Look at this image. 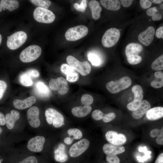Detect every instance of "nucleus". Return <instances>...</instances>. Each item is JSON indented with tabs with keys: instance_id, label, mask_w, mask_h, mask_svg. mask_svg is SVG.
<instances>
[{
	"instance_id": "nucleus-56",
	"label": "nucleus",
	"mask_w": 163,
	"mask_h": 163,
	"mask_svg": "<svg viewBox=\"0 0 163 163\" xmlns=\"http://www.w3.org/2000/svg\"><path fill=\"white\" fill-rule=\"evenodd\" d=\"M2 10L3 9H2V6L0 2V12L2 11Z\"/></svg>"
},
{
	"instance_id": "nucleus-60",
	"label": "nucleus",
	"mask_w": 163,
	"mask_h": 163,
	"mask_svg": "<svg viewBox=\"0 0 163 163\" xmlns=\"http://www.w3.org/2000/svg\"><path fill=\"white\" fill-rule=\"evenodd\" d=\"M106 163H110V162H108Z\"/></svg>"
},
{
	"instance_id": "nucleus-54",
	"label": "nucleus",
	"mask_w": 163,
	"mask_h": 163,
	"mask_svg": "<svg viewBox=\"0 0 163 163\" xmlns=\"http://www.w3.org/2000/svg\"><path fill=\"white\" fill-rule=\"evenodd\" d=\"M155 78H163V72L161 71L156 72L154 74Z\"/></svg>"
},
{
	"instance_id": "nucleus-45",
	"label": "nucleus",
	"mask_w": 163,
	"mask_h": 163,
	"mask_svg": "<svg viewBox=\"0 0 163 163\" xmlns=\"http://www.w3.org/2000/svg\"><path fill=\"white\" fill-rule=\"evenodd\" d=\"M163 128L160 130L158 129H155L151 130L150 133V136L152 138H155L160 135L163 132Z\"/></svg>"
},
{
	"instance_id": "nucleus-57",
	"label": "nucleus",
	"mask_w": 163,
	"mask_h": 163,
	"mask_svg": "<svg viewBox=\"0 0 163 163\" xmlns=\"http://www.w3.org/2000/svg\"><path fill=\"white\" fill-rule=\"evenodd\" d=\"M2 40V37L1 34H0V45L1 43Z\"/></svg>"
},
{
	"instance_id": "nucleus-44",
	"label": "nucleus",
	"mask_w": 163,
	"mask_h": 163,
	"mask_svg": "<svg viewBox=\"0 0 163 163\" xmlns=\"http://www.w3.org/2000/svg\"><path fill=\"white\" fill-rule=\"evenodd\" d=\"M139 2L141 6L143 9L149 8L152 3L151 0H140Z\"/></svg>"
},
{
	"instance_id": "nucleus-12",
	"label": "nucleus",
	"mask_w": 163,
	"mask_h": 163,
	"mask_svg": "<svg viewBox=\"0 0 163 163\" xmlns=\"http://www.w3.org/2000/svg\"><path fill=\"white\" fill-rule=\"evenodd\" d=\"M107 141L113 145H121L125 144L126 141V136L122 133H118L113 131H109L105 134Z\"/></svg>"
},
{
	"instance_id": "nucleus-19",
	"label": "nucleus",
	"mask_w": 163,
	"mask_h": 163,
	"mask_svg": "<svg viewBox=\"0 0 163 163\" xmlns=\"http://www.w3.org/2000/svg\"><path fill=\"white\" fill-rule=\"evenodd\" d=\"M151 107L150 104L147 101H142L139 108L133 111L132 113L133 117L136 119L141 118L150 109Z\"/></svg>"
},
{
	"instance_id": "nucleus-38",
	"label": "nucleus",
	"mask_w": 163,
	"mask_h": 163,
	"mask_svg": "<svg viewBox=\"0 0 163 163\" xmlns=\"http://www.w3.org/2000/svg\"><path fill=\"white\" fill-rule=\"evenodd\" d=\"M151 86L154 88H158L163 86V78H155L151 83Z\"/></svg>"
},
{
	"instance_id": "nucleus-5",
	"label": "nucleus",
	"mask_w": 163,
	"mask_h": 163,
	"mask_svg": "<svg viewBox=\"0 0 163 163\" xmlns=\"http://www.w3.org/2000/svg\"><path fill=\"white\" fill-rule=\"evenodd\" d=\"M88 31V28L85 26L78 25L68 29L65 34V37L68 41H75L85 37Z\"/></svg>"
},
{
	"instance_id": "nucleus-13",
	"label": "nucleus",
	"mask_w": 163,
	"mask_h": 163,
	"mask_svg": "<svg viewBox=\"0 0 163 163\" xmlns=\"http://www.w3.org/2000/svg\"><path fill=\"white\" fill-rule=\"evenodd\" d=\"M45 139L43 136H37L29 140L27 144L29 150L35 152H41L43 150Z\"/></svg>"
},
{
	"instance_id": "nucleus-7",
	"label": "nucleus",
	"mask_w": 163,
	"mask_h": 163,
	"mask_svg": "<svg viewBox=\"0 0 163 163\" xmlns=\"http://www.w3.org/2000/svg\"><path fill=\"white\" fill-rule=\"evenodd\" d=\"M33 16L38 22L46 24L53 22L55 19V16L51 11L39 7L36 8L33 12Z\"/></svg>"
},
{
	"instance_id": "nucleus-4",
	"label": "nucleus",
	"mask_w": 163,
	"mask_h": 163,
	"mask_svg": "<svg viewBox=\"0 0 163 163\" xmlns=\"http://www.w3.org/2000/svg\"><path fill=\"white\" fill-rule=\"evenodd\" d=\"M27 37L26 33L23 31L16 32L7 37V46L11 50H16L24 43Z\"/></svg>"
},
{
	"instance_id": "nucleus-37",
	"label": "nucleus",
	"mask_w": 163,
	"mask_h": 163,
	"mask_svg": "<svg viewBox=\"0 0 163 163\" xmlns=\"http://www.w3.org/2000/svg\"><path fill=\"white\" fill-rule=\"evenodd\" d=\"M87 0H83L80 5L78 3H75L74 4V7L78 11L84 12L87 7Z\"/></svg>"
},
{
	"instance_id": "nucleus-15",
	"label": "nucleus",
	"mask_w": 163,
	"mask_h": 163,
	"mask_svg": "<svg viewBox=\"0 0 163 163\" xmlns=\"http://www.w3.org/2000/svg\"><path fill=\"white\" fill-rule=\"evenodd\" d=\"M155 32V29L153 27H149L139 34L138 37L139 41L145 46H149L153 40Z\"/></svg>"
},
{
	"instance_id": "nucleus-28",
	"label": "nucleus",
	"mask_w": 163,
	"mask_h": 163,
	"mask_svg": "<svg viewBox=\"0 0 163 163\" xmlns=\"http://www.w3.org/2000/svg\"><path fill=\"white\" fill-rule=\"evenodd\" d=\"M36 90L40 95L44 96L47 95L49 89L42 82H38L36 84Z\"/></svg>"
},
{
	"instance_id": "nucleus-3",
	"label": "nucleus",
	"mask_w": 163,
	"mask_h": 163,
	"mask_svg": "<svg viewBox=\"0 0 163 163\" xmlns=\"http://www.w3.org/2000/svg\"><path fill=\"white\" fill-rule=\"evenodd\" d=\"M131 83L130 78L128 77L124 76L118 80L112 81L108 82L106 84V88L109 92L115 94L128 88Z\"/></svg>"
},
{
	"instance_id": "nucleus-48",
	"label": "nucleus",
	"mask_w": 163,
	"mask_h": 163,
	"mask_svg": "<svg viewBox=\"0 0 163 163\" xmlns=\"http://www.w3.org/2000/svg\"><path fill=\"white\" fill-rule=\"evenodd\" d=\"M158 11L157 8L155 7L148 8L146 11V14L149 16H152Z\"/></svg>"
},
{
	"instance_id": "nucleus-23",
	"label": "nucleus",
	"mask_w": 163,
	"mask_h": 163,
	"mask_svg": "<svg viewBox=\"0 0 163 163\" xmlns=\"http://www.w3.org/2000/svg\"><path fill=\"white\" fill-rule=\"evenodd\" d=\"M147 118L149 120H158L163 117V107H157L150 109L146 113Z\"/></svg>"
},
{
	"instance_id": "nucleus-55",
	"label": "nucleus",
	"mask_w": 163,
	"mask_h": 163,
	"mask_svg": "<svg viewBox=\"0 0 163 163\" xmlns=\"http://www.w3.org/2000/svg\"><path fill=\"white\" fill-rule=\"evenodd\" d=\"M152 2L155 4H160L163 2L162 0H151Z\"/></svg>"
},
{
	"instance_id": "nucleus-20",
	"label": "nucleus",
	"mask_w": 163,
	"mask_h": 163,
	"mask_svg": "<svg viewBox=\"0 0 163 163\" xmlns=\"http://www.w3.org/2000/svg\"><path fill=\"white\" fill-rule=\"evenodd\" d=\"M104 152L107 155L110 154L117 155L124 152L125 148L121 145H117L110 143H107L103 147Z\"/></svg>"
},
{
	"instance_id": "nucleus-46",
	"label": "nucleus",
	"mask_w": 163,
	"mask_h": 163,
	"mask_svg": "<svg viewBox=\"0 0 163 163\" xmlns=\"http://www.w3.org/2000/svg\"><path fill=\"white\" fill-rule=\"evenodd\" d=\"M155 35L158 38H163V26H162L158 28L157 30Z\"/></svg>"
},
{
	"instance_id": "nucleus-26",
	"label": "nucleus",
	"mask_w": 163,
	"mask_h": 163,
	"mask_svg": "<svg viewBox=\"0 0 163 163\" xmlns=\"http://www.w3.org/2000/svg\"><path fill=\"white\" fill-rule=\"evenodd\" d=\"M101 5L106 9L111 11H116L121 7V4L118 0H101Z\"/></svg>"
},
{
	"instance_id": "nucleus-17",
	"label": "nucleus",
	"mask_w": 163,
	"mask_h": 163,
	"mask_svg": "<svg viewBox=\"0 0 163 163\" xmlns=\"http://www.w3.org/2000/svg\"><path fill=\"white\" fill-rule=\"evenodd\" d=\"M36 101L35 97L31 96L23 100L16 99L13 101V105L16 109L24 110L31 107Z\"/></svg>"
},
{
	"instance_id": "nucleus-49",
	"label": "nucleus",
	"mask_w": 163,
	"mask_h": 163,
	"mask_svg": "<svg viewBox=\"0 0 163 163\" xmlns=\"http://www.w3.org/2000/svg\"><path fill=\"white\" fill-rule=\"evenodd\" d=\"M163 133H161L160 135L158 136L156 139V142L159 145H163Z\"/></svg>"
},
{
	"instance_id": "nucleus-8",
	"label": "nucleus",
	"mask_w": 163,
	"mask_h": 163,
	"mask_svg": "<svg viewBox=\"0 0 163 163\" xmlns=\"http://www.w3.org/2000/svg\"><path fill=\"white\" fill-rule=\"evenodd\" d=\"M46 121L50 124H53L56 128L60 127L63 125L64 118L63 116L56 109L49 108L45 111Z\"/></svg>"
},
{
	"instance_id": "nucleus-29",
	"label": "nucleus",
	"mask_w": 163,
	"mask_h": 163,
	"mask_svg": "<svg viewBox=\"0 0 163 163\" xmlns=\"http://www.w3.org/2000/svg\"><path fill=\"white\" fill-rule=\"evenodd\" d=\"M152 68L155 71H160L163 69V55H161L155 59L152 63Z\"/></svg>"
},
{
	"instance_id": "nucleus-18",
	"label": "nucleus",
	"mask_w": 163,
	"mask_h": 163,
	"mask_svg": "<svg viewBox=\"0 0 163 163\" xmlns=\"http://www.w3.org/2000/svg\"><path fill=\"white\" fill-rule=\"evenodd\" d=\"M54 158L56 161L59 163L67 162L69 157L65 151V146L62 143L59 145L54 152Z\"/></svg>"
},
{
	"instance_id": "nucleus-32",
	"label": "nucleus",
	"mask_w": 163,
	"mask_h": 163,
	"mask_svg": "<svg viewBox=\"0 0 163 163\" xmlns=\"http://www.w3.org/2000/svg\"><path fill=\"white\" fill-rule=\"evenodd\" d=\"M67 132L70 136H73V139H79L82 136V131L77 128L70 129L68 130Z\"/></svg>"
},
{
	"instance_id": "nucleus-39",
	"label": "nucleus",
	"mask_w": 163,
	"mask_h": 163,
	"mask_svg": "<svg viewBox=\"0 0 163 163\" xmlns=\"http://www.w3.org/2000/svg\"><path fill=\"white\" fill-rule=\"evenodd\" d=\"M107 161L111 163H120V160L116 155L110 154L107 155L106 158Z\"/></svg>"
},
{
	"instance_id": "nucleus-43",
	"label": "nucleus",
	"mask_w": 163,
	"mask_h": 163,
	"mask_svg": "<svg viewBox=\"0 0 163 163\" xmlns=\"http://www.w3.org/2000/svg\"><path fill=\"white\" fill-rule=\"evenodd\" d=\"M7 88L6 83L4 81L0 80V100L3 97Z\"/></svg>"
},
{
	"instance_id": "nucleus-1",
	"label": "nucleus",
	"mask_w": 163,
	"mask_h": 163,
	"mask_svg": "<svg viewBox=\"0 0 163 163\" xmlns=\"http://www.w3.org/2000/svg\"><path fill=\"white\" fill-rule=\"evenodd\" d=\"M42 53L41 47L37 45L30 46L21 53L19 58L21 61L24 63L33 62L40 56Z\"/></svg>"
},
{
	"instance_id": "nucleus-53",
	"label": "nucleus",
	"mask_w": 163,
	"mask_h": 163,
	"mask_svg": "<svg viewBox=\"0 0 163 163\" xmlns=\"http://www.w3.org/2000/svg\"><path fill=\"white\" fill-rule=\"evenodd\" d=\"M73 139L70 137L66 138L64 140V142L67 145H70L72 143Z\"/></svg>"
},
{
	"instance_id": "nucleus-47",
	"label": "nucleus",
	"mask_w": 163,
	"mask_h": 163,
	"mask_svg": "<svg viewBox=\"0 0 163 163\" xmlns=\"http://www.w3.org/2000/svg\"><path fill=\"white\" fill-rule=\"evenodd\" d=\"M133 0H120V4L124 7L127 8L130 6L132 3Z\"/></svg>"
},
{
	"instance_id": "nucleus-25",
	"label": "nucleus",
	"mask_w": 163,
	"mask_h": 163,
	"mask_svg": "<svg viewBox=\"0 0 163 163\" xmlns=\"http://www.w3.org/2000/svg\"><path fill=\"white\" fill-rule=\"evenodd\" d=\"M88 5L91 11L93 19L94 20L99 19L101 16V12L102 10L99 2L96 0H91L89 2Z\"/></svg>"
},
{
	"instance_id": "nucleus-34",
	"label": "nucleus",
	"mask_w": 163,
	"mask_h": 163,
	"mask_svg": "<svg viewBox=\"0 0 163 163\" xmlns=\"http://www.w3.org/2000/svg\"><path fill=\"white\" fill-rule=\"evenodd\" d=\"M93 100L92 96L87 94L83 95L81 99V103L84 105H90L93 103Z\"/></svg>"
},
{
	"instance_id": "nucleus-58",
	"label": "nucleus",
	"mask_w": 163,
	"mask_h": 163,
	"mask_svg": "<svg viewBox=\"0 0 163 163\" xmlns=\"http://www.w3.org/2000/svg\"><path fill=\"white\" fill-rule=\"evenodd\" d=\"M2 129L1 128V127H0V134L2 133Z\"/></svg>"
},
{
	"instance_id": "nucleus-27",
	"label": "nucleus",
	"mask_w": 163,
	"mask_h": 163,
	"mask_svg": "<svg viewBox=\"0 0 163 163\" xmlns=\"http://www.w3.org/2000/svg\"><path fill=\"white\" fill-rule=\"evenodd\" d=\"M0 3L4 11L7 9L11 11L18 8L19 6V2L17 0H2Z\"/></svg>"
},
{
	"instance_id": "nucleus-61",
	"label": "nucleus",
	"mask_w": 163,
	"mask_h": 163,
	"mask_svg": "<svg viewBox=\"0 0 163 163\" xmlns=\"http://www.w3.org/2000/svg\"></svg>"
},
{
	"instance_id": "nucleus-24",
	"label": "nucleus",
	"mask_w": 163,
	"mask_h": 163,
	"mask_svg": "<svg viewBox=\"0 0 163 163\" xmlns=\"http://www.w3.org/2000/svg\"><path fill=\"white\" fill-rule=\"evenodd\" d=\"M91 107L90 105H84L73 107L72 113L73 115L78 117H82L87 115L91 111Z\"/></svg>"
},
{
	"instance_id": "nucleus-59",
	"label": "nucleus",
	"mask_w": 163,
	"mask_h": 163,
	"mask_svg": "<svg viewBox=\"0 0 163 163\" xmlns=\"http://www.w3.org/2000/svg\"><path fill=\"white\" fill-rule=\"evenodd\" d=\"M0 163H2L1 160V159H0Z\"/></svg>"
},
{
	"instance_id": "nucleus-36",
	"label": "nucleus",
	"mask_w": 163,
	"mask_h": 163,
	"mask_svg": "<svg viewBox=\"0 0 163 163\" xmlns=\"http://www.w3.org/2000/svg\"><path fill=\"white\" fill-rule=\"evenodd\" d=\"M38 159L35 156L31 155L27 156L15 163H38Z\"/></svg>"
},
{
	"instance_id": "nucleus-9",
	"label": "nucleus",
	"mask_w": 163,
	"mask_h": 163,
	"mask_svg": "<svg viewBox=\"0 0 163 163\" xmlns=\"http://www.w3.org/2000/svg\"><path fill=\"white\" fill-rule=\"evenodd\" d=\"M132 91L134 94V99L132 102L127 104V108L129 110L133 111L139 108L142 101L143 92L141 86L137 85L132 87Z\"/></svg>"
},
{
	"instance_id": "nucleus-35",
	"label": "nucleus",
	"mask_w": 163,
	"mask_h": 163,
	"mask_svg": "<svg viewBox=\"0 0 163 163\" xmlns=\"http://www.w3.org/2000/svg\"><path fill=\"white\" fill-rule=\"evenodd\" d=\"M127 58L128 62L132 65L138 64L142 60L141 57L139 55L127 56Z\"/></svg>"
},
{
	"instance_id": "nucleus-33",
	"label": "nucleus",
	"mask_w": 163,
	"mask_h": 163,
	"mask_svg": "<svg viewBox=\"0 0 163 163\" xmlns=\"http://www.w3.org/2000/svg\"><path fill=\"white\" fill-rule=\"evenodd\" d=\"M88 60L92 65L95 66H99L101 63V60L99 57L96 54L90 53L88 55Z\"/></svg>"
},
{
	"instance_id": "nucleus-11",
	"label": "nucleus",
	"mask_w": 163,
	"mask_h": 163,
	"mask_svg": "<svg viewBox=\"0 0 163 163\" xmlns=\"http://www.w3.org/2000/svg\"><path fill=\"white\" fill-rule=\"evenodd\" d=\"M49 86L50 89L57 90L59 93L62 95L66 94L69 90L67 81L62 77L51 80L49 82Z\"/></svg>"
},
{
	"instance_id": "nucleus-2",
	"label": "nucleus",
	"mask_w": 163,
	"mask_h": 163,
	"mask_svg": "<svg viewBox=\"0 0 163 163\" xmlns=\"http://www.w3.org/2000/svg\"><path fill=\"white\" fill-rule=\"evenodd\" d=\"M66 61L69 66L82 76L88 75L91 71V65L87 61L81 62L74 57L69 55L66 58Z\"/></svg>"
},
{
	"instance_id": "nucleus-50",
	"label": "nucleus",
	"mask_w": 163,
	"mask_h": 163,
	"mask_svg": "<svg viewBox=\"0 0 163 163\" xmlns=\"http://www.w3.org/2000/svg\"><path fill=\"white\" fill-rule=\"evenodd\" d=\"M162 18V15L159 14H155L152 16V19L154 21H158L161 20Z\"/></svg>"
},
{
	"instance_id": "nucleus-16",
	"label": "nucleus",
	"mask_w": 163,
	"mask_h": 163,
	"mask_svg": "<svg viewBox=\"0 0 163 163\" xmlns=\"http://www.w3.org/2000/svg\"><path fill=\"white\" fill-rule=\"evenodd\" d=\"M60 69L61 72L66 75V80L69 82H74L78 79L79 75L78 72L68 65L62 64Z\"/></svg>"
},
{
	"instance_id": "nucleus-30",
	"label": "nucleus",
	"mask_w": 163,
	"mask_h": 163,
	"mask_svg": "<svg viewBox=\"0 0 163 163\" xmlns=\"http://www.w3.org/2000/svg\"><path fill=\"white\" fill-rule=\"evenodd\" d=\"M19 81L21 83L25 86H30L33 84L31 78L25 72L22 74L19 77Z\"/></svg>"
},
{
	"instance_id": "nucleus-52",
	"label": "nucleus",
	"mask_w": 163,
	"mask_h": 163,
	"mask_svg": "<svg viewBox=\"0 0 163 163\" xmlns=\"http://www.w3.org/2000/svg\"><path fill=\"white\" fill-rule=\"evenodd\" d=\"M155 163H163V153H162L158 156Z\"/></svg>"
},
{
	"instance_id": "nucleus-21",
	"label": "nucleus",
	"mask_w": 163,
	"mask_h": 163,
	"mask_svg": "<svg viewBox=\"0 0 163 163\" xmlns=\"http://www.w3.org/2000/svg\"><path fill=\"white\" fill-rule=\"evenodd\" d=\"M20 117L19 113L14 110H11L10 113L7 114L5 118L8 128L9 129H12L14 126L15 122L19 120Z\"/></svg>"
},
{
	"instance_id": "nucleus-42",
	"label": "nucleus",
	"mask_w": 163,
	"mask_h": 163,
	"mask_svg": "<svg viewBox=\"0 0 163 163\" xmlns=\"http://www.w3.org/2000/svg\"><path fill=\"white\" fill-rule=\"evenodd\" d=\"M25 73L31 78H37L40 76V73L38 71L34 69L28 70Z\"/></svg>"
},
{
	"instance_id": "nucleus-14",
	"label": "nucleus",
	"mask_w": 163,
	"mask_h": 163,
	"mask_svg": "<svg viewBox=\"0 0 163 163\" xmlns=\"http://www.w3.org/2000/svg\"><path fill=\"white\" fill-rule=\"evenodd\" d=\"M39 110L36 106L30 108L27 112V117L28 122L31 126L37 128L40 124L39 118Z\"/></svg>"
},
{
	"instance_id": "nucleus-6",
	"label": "nucleus",
	"mask_w": 163,
	"mask_h": 163,
	"mask_svg": "<svg viewBox=\"0 0 163 163\" xmlns=\"http://www.w3.org/2000/svg\"><path fill=\"white\" fill-rule=\"evenodd\" d=\"M120 33L117 29L112 27L105 32L102 38V43L104 47H110L114 46L120 38Z\"/></svg>"
},
{
	"instance_id": "nucleus-41",
	"label": "nucleus",
	"mask_w": 163,
	"mask_h": 163,
	"mask_svg": "<svg viewBox=\"0 0 163 163\" xmlns=\"http://www.w3.org/2000/svg\"><path fill=\"white\" fill-rule=\"evenodd\" d=\"M116 117V115L114 113L111 112L104 115L103 120L104 122H109L114 119Z\"/></svg>"
},
{
	"instance_id": "nucleus-22",
	"label": "nucleus",
	"mask_w": 163,
	"mask_h": 163,
	"mask_svg": "<svg viewBox=\"0 0 163 163\" xmlns=\"http://www.w3.org/2000/svg\"><path fill=\"white\" fill-rule=\"evenodd\" d=\"M143 49L140 44L136 43H130L128 44L125 48V53L127 56L138 55Z\"/></svg>"
},
{
	"instance_id": "nucleus-51",
	"label": "nucleus",
	"mask_w": 163,
	"mask_h": 163,
	"mask_svg": "<svg viewBox=\"0 0 163 163\" xmlns=\"http://www.w3.org/2000/svg\"><path fill=\"white\" fill-rule=\"evenodd\" d=\"M5 123V118L3 113L0 112V125H4Z\"/></svg>"
},
{
	"instance_id": "nucleus-40",
	"label": "nucleus",
	"mask_w": 163,
	"mask_h": 163,
	"mask_svg": "<svg viewBox=\"0 0 163 163\" xmlns=\"http://www.w3.org/2000/svg\"><path fill=\"white\" fill-rule=\"evenodd\" d=\"M92 116L94 119L96 120H100L103 119L104 114L101 110H96L93 111L92 113Z\"/></svg>"
},
{
	"instance_id": "nucleus-31",
	"label": "nucleus",
	"mask_w": 163,
	"mask_h": 163,
	"mask_svg": "<svg viewBox=\"0 0 163 163\" xmlns=\"http://www.w3.org/2000/svg\"><path fill=\"white\" fill-rule=\"evenodd\" d=\"M30 1L38 7L47 9L51 4V2L48 0H31Z\"/></svg>"
},
{
	"instance_id": "nucleus-10",
	"label": "nucleus",
	"mask_w": 163,
	"mask_h": 163,
	"mask_svg": "<svg viewBox=\"0 0 163 163\" xmlns=\"http://www.w3.org/2000/svg\"><path fill=\"white\" fill-rule=\"evenodd\" d=\"M89 142L87 139H83L73 144L70 147L69 153L72 158L78 157L82 154L89 147Z\"/></svg>"
}]
</instances>
